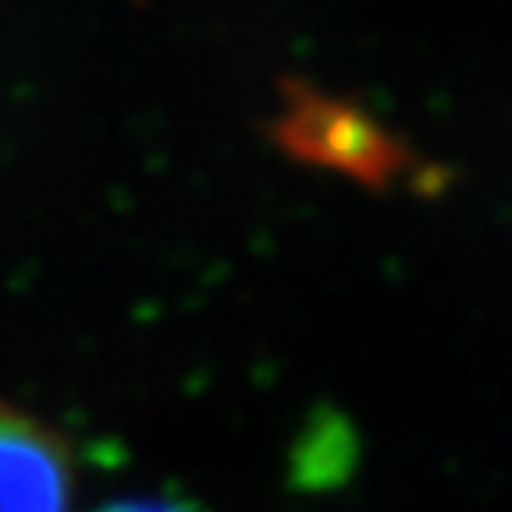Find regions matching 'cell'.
<instances>
[{"label": "cell", "instance_id": "cell-2", "mask_svg": "<svg viewBox=\"0 0 512 512\" xmlns=\"http://www.w3.org/2000/svg\"><path fill=\"white\" fill-rule=\"evenodd\" d=\"M75 466L64 438L0 402V512H72Z\"/></svg>", "mask_w": 512, "mask_h": 512}, {"label": "cell", "instance_id": "cell-3", "mask_svg": "<svg viewBox=\"0 0 512 512\" xmlns=\"http://www.w3.org/2000/svg\"><path fill=\"white\" fill-rule=\"evenodd\" d=\"M96 512H178L164 502H121V505H107V509H96Z\"/></svg>", "mask_w": 512, "mask_h": 512}, {"label": "cell", "instance_id": "cell-1", "mask_svg": "<svg viewBox=\"0 0 512 512\" xmlns=\"http://www.w3.org/2000/svg\"><path fill=\"white\" fill-rule=\"evenodd\" d=\"M274 139L306 164L384 185L406 171L409 157L370 114L317 89H288L274 121Z\"/></svg>", "mask_w": 512, "mask_h": 512}]
</instances>
